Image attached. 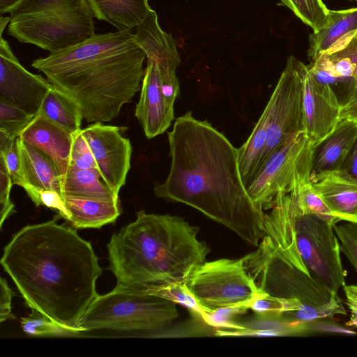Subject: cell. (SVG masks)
<instances>
[{
  "label": "cell",
  "instance_id": "1",
  "mask_svg": "<svg viewBox=\"0 0 357 357\" xmlns=\"http://www.w3.org/2000/svg\"><path fill=\"white\" fill-rule=\"evenodd\" d=\"M171 167L155 195L190 206L257 247L265 236L264 212L254 203L239 169L238 149L190 111L167 133Z\"/></svg>",
  "mask_w": 357,
  "mask_h": 357
},
{
  "label": "cell",
  "instance_id": "2",
  "mask_svg": "<svg viewBox=\"0 0 357 357\" xmlns=\"http://www.w3.org/2000/svg\"><path fill=\"white\" fill-rule=\"evenodd\" d=\"M59 217L15 233L1 264L31 310L79 333L82 319L98 295L102 268L91 243L59 224Z\"/></svg>",
  "mask_w": 357,
  "mask_h": 357
},
{
  "label": "cell",
  "instance_id": "3",
  "mask_svg": "<svg viewBox=\"0 0 357 357\" xmlns=\"http://www.w3.org/2000/svg\"><path fill=\"white\" fill-rule=\"evenodd\" d=\"M146 54L130 31L95 33L75 45L33 60L89 123L109 122L141 89Z\"/></svg>",
  "mask_w": 357,
  "mask_h": 357
},
{
  "label": "cell",
  "instance_id": "4",
  "mask_svg": "<svg viewBox=\"0 0 357 357\" xmlns=\"http://www.w3.org/2000/svg\"><path fill=\"white\" fill-rule=\"evenodd\" d=\"M198 233L197 227L181 217L137 212L136 219L114 234L107 244L116 287L185 282L210 252Z\"/></svg>",
  "mask_w": 357,
  "mask_h": 357
},
{
  "label": "cell",
  "instance_id": "5",
  "mask_svg": "<svg viewBox=\"0 0 357 357\" xmlns=\"http://www.w3.org/2000/svg\"><path fill=\"white\" fill-rule=\"evenodd\" d=\"M263 221L265 235L297 268L331 292L345 284L336 224L301 213L289 193L264 213Z\"/></svg>",
  "mask_w": 357,
  "mask_h": 357
},
{
  "label": "cell",
  "instance_id": "6",
  "mask_svg": "<svg viewBox=\"0 0 357 357\" xmlns=\"http://www.w3.org/2000/svg\"><path fill=\"white\" fill-rule=\"evenodd\" d=\"M178 317L176 303L144 292L139 287H115L98 295L85 312L80 326L85 331H156Z\"/></svg>",
  "mask_w": 357,
  "mask_h": 357
},
{
  "label": "cell",
  "instance_id": "7",
  "mask_svg": "<svg viewBox=\"0 0 357 357\" xmlns=\"http://www.w3.org/2000/svg\"><path fill=\"white\" fill-rule=\"evenodd\" d=\"M93 17L86 0H66L38 12L10 17L8 33L21 43L52 52L94 35Z\"/></svg>",
  "mask_w": 357,
  "mask_h": 357
},
{
  "label": "cell",
  "instance_id": "8",
  "mask_svg": "<svg viewBox=\"0 0 357 357\" xmlns=\"http://www.w3.org/2000/svg\"><path fill=\"white\" fill-rule=\"evenodd\" d=\"M242 259L257 286L271 296L298 299L303 307H318L328 303L335 293L290 262L266 235L257 249Z\"/></svg>",
  "mask_w": 357,
  "mask_h": 357
},
{
  "label": "cell",
  "instance_id": "9",
  "mask_svg": "<svg viewBox=\"0 0 357 357\" xmlns=\"http://www.w3.org/2000/svg\"><path fill=\"white\" fill-rule=\"evenodd\" d=\"M185 284L206 313L222 307H250L266 294L247 273L242 258L206 261L190 273Z\"/></svg>",
  "mask_w": 357,
  "mask_h": 357
},
{
  "label": "cell",
  "instance_id": "10",
  "mask_svg": "<svg viewBox=\"0 0 357 357\" xmlns=\"http://www.w3.org/2000/svg\"><path fill=\"white\" fill-rule=\"evenodd\" d=\"M316 148L305 132L288 137L261 167L247 190L262 211L289 193L297 178L312 172Z\"/></svg>",
  "mask_w": 357,
  "mask_h": 357
},
{
  "label": "cell",
  "instance_id": "11",
  "mask_svg": "<svg viewBox=\"0 0 357 357\" xmlns=\"http://www.w3.org/2000/svg\"><path fill=\"white\" fill-rule=\"evenodd\" d=\"M303 66V62L289 56L267 102L269 120L261 167L288 137L304 132Z\"/></svg>",
  "mask_w": 357,
  "mask_h": 357
},
{
  "label": "cell",
  "instance_id": "12",
  "mask_svg": "<svg viewBox=\"0 0 357 357\" xmlns=\"http://www.w3.org/2000/svg\"><path fill=\"white\" fill-rule=\"evenodd\" d=\"M179 93L176 70L162 68L147 59L135 115L148 139L162 134L169 128Z\"/></svg>",
  "mask_w": 357,
  "mask_h": 357
},
{
  "label": "cell",
  "instance_id": "13",
  "mask_svg": "<svg viewBox=\"0 0 357 357\" xmlns=\"http://www.w3.org/2000/svg\"><path fill=\"white\" fill-rule=\"evenodd\" d=\"M123 128L93 123L82 129L102 178L119 195L130 169L132 146Z\"/></svg>",
  "mask_w": 357,
  "mask_h": 357
},
{
  "label": "cell",
  "instance_id": "14",
  "mask_svg": "<svg viewBox=\"0 0 357 357\" xmlns=\"http://www.w3.org/2000/svg\"><path fill=\"white\" fill-rule=\"evenodd\" d=\"M52 86L47 78L24 68L8 41L0 37V100L37 115Z\"/></svg>",
  "mask_w": 357,
  "mask_h": 357
},
{
  "label": "cell",
  "instance_id": "15",
  "mask_svg": "<svg viewBox=\"0 0 357 357\" xmlns=\"http://www.w3.org/2000/svg\"><path fill=\"white\" fill-rule=\"evenodd\" d=\"M303 77L304 132L317 149L337 128L342 104L331 85L317 80L305 64Z\"/></svg>",
  "mask_w": 357,
  "mask_h": 357
},
{
  "label": "cell",
  "instance_id": "16",
  "mask_svg": "<svg viewBox=\"0 0 357 357\" xmlns=\"http://www.w3.org/2000/svg\"><path fill=\"white\" fill-rule=\"evenodd\" d=\"M311 181L335 217L357 225V178L340 169L312 172Z\"/></svg>",
  "mask_w": 357,
  "mask_h": 357
},
{
  "label": "cell",
  "instance_id": "17",
  "mask_svg": "<svg viewBox=\"0 0 357 357\" xmlns=\"http://www.w3.org/2000/svg\"><path fill=\"white\" fill-rule=\"evenodd\" d=\"M18 137L47 155L61 177L66 173L73 133L38 114Z\"/></svg>",
  "mask_w": 357,
  "mask_h": 357
},
{
  "label": "cell",
  "instance_id": "18",
  "mask_svg": "<svg viewBox=\"0 0 357 357\" xmlns=\"http://www.w3.org/2000/svg\"><path fill=\"white\" fill-rule=\"evenodd\" d=\"M20 163V187L54 190L62 196L61 176L52 160L32 145L16 139Z\"/></svg>",
  "mask_w": 357,
  "mask_h": 357
},
{
  "label": "cell",
  "instance_id": "19",
  "mask_svg": "<svg viewBox=\"0 0 357 357\" xmlns=\"http://www.w3.org/2000/svg\"><path fill=\"white\" fill-rule=\"evenodd\" d=\"M135 36L146 59L165 68L176 70L179 66L181 59L174 40L160 28L155 10H151L137 26Z\"/></svg>",
  "mask_w": 357,
  "mask_h": 357
},
{
  "label": "cell",
  "instance_id": "20",
  "mask_svg": "<svg viewBox=\"0 0 357 357\" xmlns=\"http://www.w3.org/2000/svg\"><path fill=\"white\" fill-rule=\"evenodd\" d=\"M357 141V122L342 119L335 131L317 147L312 173L342 168Z\"/></svg>",
  "mask_w": 357,
  "mask_h": 357
},
{
  "label": "cell",
  "instance_id": "21",
  "mask_svg": "<svg viewBox=\"0 0 357 357\" xmlns=\"http://www.w3.org/2000/svg\"><path fill=\"white\" fill-rule=\"evenodd\" d=\"M94 17L117 31L137 28L152 10L148 0H86Z\"/></svg>",
  "mask_w": 357,
  "mask_h": 357
},
{
  "label": "cell",
  "instance_id": "22",
  "mask_svg": "<svg viewBox=\"0 0 357 357\" xmlns=\"http://www.w3.org/2000/svg\"><path fill=\"white\" fill-rule=\"evenodd\" d=\"M64 202L68 222L77 229H99L114 223L121 214L119 202L68 197H64Z\"/></svg>",
  "mask_w": 357,
  "mask_h": 357
},
{
  "label": "cell",
  "instance_id": "23",
  "mask_svg": "<svg viewBox=\"0 0 357 357\" xmlns=\"http://www.w3.org/2000/svg\"><path fill=\"white\" fill-rule=\"evenodd\" d=\"M61 190L65 197L119 202L101 177L98 168L79 169L68 167L61 177Z\"/></svg>",
  "mask_w": 357,
  "mask_h": 357
},
{
  "label": "cell",
  "instance_id": "24",
  "mask_svg": "<svg viewBox=\"0 0 357 357\" xmlns=\"http://www.w3.org/2000/svg\"><path fill=\"white\" fill-rule=\"evenodd\" d=\"M357 28V8L329 10L326 24L309 36L307 56L312 63L344 35Z\"/></svg>",
  "mask_w": 357,
  "mask_h": 357
},
{
  "label": "cell",
  "instance_id": "25",
  "mask_svg": "<svg viewBox=\"0 0 357 357\" xmlns=\"http://www.w3.org/2000/svg\"><path fill=\"white\" fill-rule=\"evenodd\" d=\"M269 120L266 105L245 142L238 149V165L245 186L251 183L261 167Z\"/></svg>",
  "mask_w": 357,
  "mask_h": 357
},
{
  "label": "cell",
  "instance_id": "26",
  "mask_svg": "<svg viewBox=\"0 0 357 357\" xmlns=\"http://www.w3.org/2000/svg\"><path fill=\"white\" fill-rule=\"evenodd\" d=\"M38 114L71 133L81 129L84 119L77 104L54 86L44 98Z\"/></svg>",
  "mask_w": 357,
  "mask_h": 357
},
{
  "label": "cell",
  "instance_id": "27",
  "mask_svg": "<svg viewBox=\"0 0 357 357\" xmlns=\"http://www.w3.org/2000/svg\"><path fill=\"white\" fill-rule=\"evenodd\" d=\"M311 174L301 175L296 178L289 191L299 211L304 214H313L337 224L340 220L333 215L314 188Z\"/></svg>",
  "mask_w": 357,
  "mask_h": 357
},
{
  "label": "cell",
  "instance_id": "28",
  "mask_svg": "<svg viewBox=\"0 0 357 357\" xmlns=\"http://www.w3.org/2000/svg\"><path fill=\"white\" fill-rule=\"evenodd\" d=\"M144 292L156 295L188 308L197 320H202L205 312L198 305L185 282H174L161 285L137 287Z\"/></svg>",
  "mask_w": 357,
  "mask_h": 357
},
{
  "label": "cell",
  "instance_id": "29",
  "mask_svg": "<svg viewBox=\"0 0 357 357\" xmlns=\"http://www.w3.org/2000/svg\"><path fill=\"white\" fill-rule=\"evenodd\" d=\"M313 32L319 31L327 22L329 9L322 0H280Z\"/></svg>",
  "mask_w": 357,
  "mask_h": 357
},
{
  "label": "cell",
  "instance_id": "30",
  "mask_svg": "<svg viewBox=\"0 0 357 357\" xmlns=\"http://www.w3.org/2000/svg\"><path fill=\"white\" fill-rule=\"evenodd\" d=\"M20 325L25 333L35 337L68 336L79 334L56 324L36 310H31L29 315L22 317Z\"/></svg>",
  "mask_w": 357,
  "mask_h": 357
},
{
  "label": "cell",
  "instance_id": "31",
  "mask_svg": "<svg viewBox=\"0 0 357 357\" xmlns=\"http://www.w3.org/2000/svg\"><path fill=\"white\" fill-rule=\"evenodd\" d=\"M301 306L298 299L282 298L266 294L253 301L250 309L258 317L279 319L282 314L297 310Z\"/></svg>",
  "mask_w": 357,
  "mask_h": 357
},
{
  "label": "cell",
  "instance_id": "32",
  "mask_svg": "<svg viewBox=\"0 0 357 357\" xmlns=\"http://www.w3.org/2000/svg\"><path fill=\"white\" fill-rule=\"evenodd\" d=\"M36 115L0 100V131L18 137Z\"/></svg>",
  "mask_w": 357,
  "mask_h": 357
},
{
  "label": "cell",
  "instance_id": "33",
  "mask_svg": "<svg viewBox=\"0 0 357 357\" xmlns=\"http://www.w3.org/2000/svg\"><path fill=\"white\" fill-rule=\"evenodd\" d=\"M326 58L345 59L350 62L355 68L353 79H357V28L344 35L336 41L326 52L321 54Z\"/></svg>",
  "mask_w": 357,
  "mask_h": 357
},
{
  "label": "cell",
  "instance_id": "34",
  "mask_svg": "<svg viewBox=\"0 0 357 357\" xmlns=\"http://www.w3.org/2000/svg\"><path fill=\"white\" fill-rule=\"evenodd\" d=\"M28 197L36 206H44L54 211L66 220H68L69 215L67 211L63 197L56 191L44 190L32 186L24 188Z\"/></svg>",
  "mask_w": 357,
  "mask_h": 357
},
{
  "label": "cell",
  "instance_id": "35",
  "mask_svg": "<svg viewBox=\"0 0 357 357\" xmlns=\"http://www.w3.org/2000/svg\"><path fill=\"white\" fill-rule=\"evenodd\" d=\"M17 137L0 131V156L3 158L13 185H20V163L17 146Z\"/></svg>",
  "mask_w": 357,
  "mask_h": 357
},
{
  "label": "cell",
  "instance_id": "36",
  "mask_svg": "<svg viewBox=\"0 0 357 357\" xmlns=\"http://www.w3.org/2000/svg\"><path fill=\"white\" fill-rule=\"evenodd\" d=\"M341 252L346 256L357 273V225L347 222L334 227Z\"/></svg>",
  "mask_w": 357,
  "mask_h": 357
},
{
  "label": "cell",
  "instance_id": "37",
  "mask_svg": "<svg viewBox=\"0 0 357 357\" xmlns=\"http://www.w3.org/2000/svg\"><path fill=\"white\" fill-rule=\"evenodd\" d=\"M68 167L79 169L97 168L91 151L82 135V129L73 133Z\"/></svg>",
  "mask_w": 357,
  "mask_h": 357
},
{
  "label": "cell",
  "instance_id": "38",
  "mask_svg": "<svg viewBox=\"0 0 357 357\" xmlns=\"http://www.w3.org/2000/svg\"><path fill=\"white\" fill-rule=\"evenodd\" d=\"M13 183L2 157L0 156V227L15 212V205L10 199Z\"/></svg>",
  "mask_w": 357,
  "mask_h": 357
},
{
  "label": "cell",
  "instance_id": "39",
  "mask_svg": "<svg viewBox=\"0 0 357 357\" xmlns=\"http://www.w3.org/2000/svg\"><path fill=\"white\" fill-rule=\"evenodd\" d=\"M66 0H22L10 13V17L40 11Z\"/></svg>",
  "mask_w": 357,
  "mask_h": 357
},
{
  "label": "cell",
  "instance_id": "40",
  "mask_svg": "<svg viewBox=\"0 0 357 357\" xmlns=\"http://www.w3.org/2000/svg\"><path fill=\"white\" fill-rule=\"evenodd\" d=\"M14 296L13 290L7 281L0 279V321L2 323L8 319H14L12 314V299Z\"/></svg>",
  "mask_w": 357,
  "mask_h": 357
},
{
  "label": "cell",
  "instance_id": "41",
  "mask_svg": "<svg viewBox=\"0 0 357 357\" xmlns=\"http://www.w3.org/2000/svg\"><path fill=\"white\" fill-rule=\"evenodd\" d=\"M346 304L349 310L350 317L347 326L357 327V284H344Z\"/></svg>",
  "mask_w": 357,
  "mask_h": 357
},
{
  "label": "cell",
  "instance_id": "42",
  "mask_svg": "<svg viewBox=\"0 0 357 357\" xmlns=\"http://www.w3.org/2000/svg\"><path fill=\"white\" fill-rule=\"evenodd\" d=\"M353 177L357 178V141L349 153L342 168Z\"/></svg>",
  "mask_w": 357,
  "mask_h": 357
},
{
  "label": "cell",
  "instance_id": "43",
  "mask_svg": "<svg viewBox=\"0 0 357 357\" xmlns=\"http://www.w3.org/2000/svg\"><path fill=\"white\" fill-rule=\"evenodd\" d=\"M347 119L357 122V100L342 104L341 119Z\"/></svg>",
  "mask_w": 357,
  "mask_h": 357
},
{
  "label": "cell",
  "instance_id": "44",
  "mask_svg": "<svg viewBox=\"0 0 357 357\" xmlns=\"http://www.w3.org/2000/svg\"><path fill=\"white\" fill-rule=\"evenodd\" d=\"M22 0H0V14L10 13Z\"/></svg>",
  "mask_w": 357,
  "mask_h": 357
},
{
  "label": "cell",
  "instance_id": "45",
  "mask_svg": "<svg viewBox=\"0 0 357 357\" xmlns=\"http://www.w3.org/2000/svg\"><path fill=\"white\" fill-rule=\"evenodd\" d=\"M357 100V79L352 81L350 83L349 91L348 92L347 99L343 104L351 102Z\"/></svg>",
  "mask_w": 357,
  "mask_h": 357
},
{
  "label": "cell",
  "instance_id": "46",
  "mask_svg": "<svg viewBox=\"0 0 357 357\" xmlns=\"http://www.w3.org/2000/svg\"><path fill=\"white\" fill-rule=\"evenodd\" d=\"M10 21V17H3L2 15L0 17V36H3V30L6 28V26L9 24Z\"/></svg>",
  "mask_w": 357,
  "mask_h": 357
},
{
  "label": "cell",
  "instance_id": "47",
  "mask_svg": "<svg viewBox=\"0 0 357 357\" xmlns=\"http://www.w3.org/2000/svg\"><path fill=\"white\" fill-rule=\"evenodd\" d=\"M356 1H357V0H356Z\"/></svg>",
  "mask_w": 357,
  "mask_h": 357
}]
</instances>
